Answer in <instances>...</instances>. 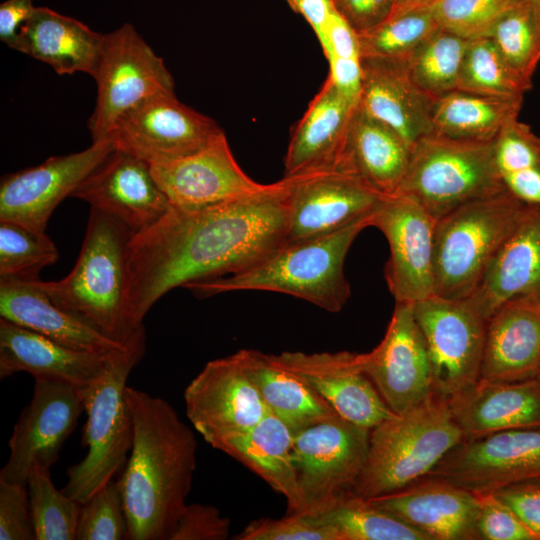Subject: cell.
I'll use <instances>...</instances> for the list:
<instances>
[{
	"mask_svg": "<svg viewBox=\"0 0 540 540\" xmlns=\"http://www.w3.org/2000/svg\"><path fill=\"white\" fill-rule=\"evenodd\" d=\"M133 442L117 481L130 540H169L196 469L192 429L165 400L126 386Z\"/></svg>",
	"mask_w": 540,
	"mask_h": 540,
	"instance_id": "cell-2",
	"label": "cell"
},
{
	"mask_svg": "<svg viewBox=\"0 0 540 540\" xmlns=\"http://www.w3.org/2000/svg\"><path fill=\"white\" fill-rule=\"evenodd\" d=\"M71 197L114 217L134 234L153 226L170 209L166 195L152 175L150 164L116 148L83 180Z\"/></svg>",
	"mask_w": 540,
	"mask_h": 540,
	"instance_id": "cell-21",
	"label": "cell"
},
{
	"mask_svg": "<svg viewBox=\"0 0 540 540\" xmlns=\"http://www.w3.org/2000/svg\"><path fill=\"white\" fill-rule=\"evenodd\" d=\"M412 147L392 128L355 108L335 167L356 175L379 193H397Z\"/></svg>",
	"mask_w": 540,
	"mask_h": 540,
	"instance_id": "cell-32",
	"label": "cell"
},
{
	"mask_svg": "<svg viewBox=\"0 0 540 540\" xmlns=\"http://www.w3.org/2000/svg\"><path fill=\"white\" fill-rule=\"evenodd\" d=\"M273 358L348 421L371 430L397 415L360 369L357 353L284 351Z\"/></svg>",
	"mask_w": 540,
	"mask_h": 540,
	"instance_id": "cell-22",
	"label": "cell"
},
{
	"mask_svg": "<svg viewBox=\"0 0 540 540\" xmlns=\"http://www.w3.org/2000/svg\"><path fill=\"white\" fill-rule=\"evenodd\" d=\"M334 10L358 35L388 20L395 0H331Z\"/></svg>",
	"mask_w": 540,
	"mask_h": 540,
	"instance_id": "cell-51",
	"label": "cell"
},
{
	"mask_svg": "<svg viewBox=\"0 0 540 540\" xmlns=\"http://www.w3.org/2000/svg\"><path fill=\"white\" fill-rule=\"evenodd\" d=\"M508 64L532 83L540 63V19L523 0L509 9L488 36Z\"/></svg>",
	"mask_w": 540,
	"mask_h": 540,
	"instance_id": "cell-41",
	"label": "cell"
},
{
	"mask_svg": "<svg viewBox=\"0 0 540 540\" xmlns=\"http://www.w3.org/2000/svg\"><path fill=\"white\" fill-rule=\"evenodd\" d=\"M362 80L358 106L397 132L411 147L433 132L436 100L412 80L404 60L360 56Z\"/></svg>",
	"mask_w": 540,
	"mask_h": 540,
	"instance_id": "cell-25",
	"label": "cell"
},
{
	"mask_svg": "<svg viewBox=\"0 0 540 540\" xmlns=\"http://www.w3.org/2000/svg\"><path fill=\"white\" fill-rule=\"evenodd\" d=\"M357 361L397 415L433 395L430 359L413 303L396 302L383 339L372 351L357 354Z\"/></svg>",
	"mask_w": 540,
	"mask_h": 540,
	"instance_id": "cell-16",
	"label": "cell"
},
{
	"mask_svg": "<svg viewBox=\"0 0 540 540\" xmlns=\"http://www.w3.org/2000/svg\"><path fill=\"white\" fill-rule=\"evenodd\" d=\"M235 540H338L336 533L312 512L288 513L279 519L251 521Z\"/></svg>",
	"mask_w": 540,
	"mask_h": 540,
	"instance_id": "cell-46",
	"label": "cell"
},
{
	"mask_svg": "<svg viewBox=\"0 0 540 540\" xmlns=\"http://www.w3.org/2000/svg\"><path fill=\"white\" fill-rule=\"evenodd\" d=\"M59 252L45 231L0 220V277L39 280L40 271L54 264Z\"/></svg>",
	"mask_w": 540,
	"mask_h": 540,
	"instance_id": "cell-42",
	"label": "cell"
},
{
	"mask_svg": "<svg viewBox=\"0 0 540 540\" xmlns=\"http://www.w3.org/2000/svg\"><path fill=\"white\" fill-rule=\"evenodd\" d=\"M129 539L123 498L117 481H111L82 504L76 540Z\"/></svg>",
	"mask_w": 540,
	"mask_h": 540,
	"instance_id": "cell-45",
	"label": "cell"
},
{
	"mask_svg": "<svg viewBox=\"0 0 540 540\" xmlns=\"http://www.w3.org/2000/svg\"><path fill=\"white\" fill-rule=\"evenodd\" d=\"M432 375L433 394L449 400L480 379L486 318L467 299L436 294L414 303Z\"/></svg>",
	"mask_w": 540,
	"mask_h": 540,
	"instance_id": "cell-11",
	"label": "cell"
},
{
	"mask_svg": "<svg viewBox=\"0 0 540 540\" xmlns=\"http://www.w3.org/2000/svg\"><path fill=\"white\" fill-rule=\"evenodd\" d=\"M438 28L430 8L392 16L371 31L358 35L360 56L405 60Z\"/></svg>",
	"mask_w": 540,
	"mask_h": 540,
	"instance_id": "cell-43",
	"label": "cell"
},
{
	"mask_svg": "<svg viewBox=\"0 0 540 540\" xmlns=\"http://www.w3.org/2000/svg\"><path fill=\"white\" fill-rule=\"evenodd\" d=\"M290 182L194 211L173 208L134 234L128 252L127 307L141 329L170 290L243 271L286 243Z\"/></svg>",
	"mask_w": 540,
	"mask_h": 540,
	"instance_id": "cell-1",
	"label": "cell"
},
{
	"mask_svg": "<svg viewBox=\"0 0 540 540\" xmlns=\"http://www.w3.org/2000/svg\"><path fill=\"white\" fill-rule=\"evenodd\" d=\"M328 62V78L346 98L358 104L362 80L360 58H332Z\"/></svg>",
	"mask_w": 540,
	"mask_h": 540,
	"instance_id": "cell-53",
	"label": "cell"
},
{
	"mask_svg": "<svg viewBox=\"0 0 540 540\" xmlns=\"http://www.w3.org/2000/svg\"><path fill=\"white\" fill-rule=\"evenodd\" d=\"M245 371L267 410L293 434L338 413L309 385L280 366L273 354L241 350Z\"/></svg>",
	"mask_w": 540,
	"mask_h": 540,
	"instance_id": "cell-34",
	"label": "cell"
},
{
	"mask_svg": "<svg viewBox=\"0 0 540 540\" xmlns=\"http://www.w3.org/2000/svg\"><path fill=\"white\" fill-rule=\"evenodd\" d=\"M447 402L464 438L540 426V381L537 378L519 382L479 379Z\"/></svg>",
	"mask_w": 540,
	"mask_h": 540,
	"instance_id": "cell-30",
	"label": "cell"
},
{
	"mask_svg": "<svg viewBox=\"0 0 540 540\" xmlns=\"http://www.w3.org/2000/svg\"><path fill=\"white\" fill-rule=\"evenodd\" d=\"M539 305H540V301H539Z\"/></svg>",
	"mask_w": 540,
	"mask_h": 540,
	"instance_id": "cell-60",
	"label": "cell"
},
{
	"mask_svg": "<svg viewBox=\"0 0 540 540\" xmlns=\"http://www.w3.org/2000/svg\"><path fill=\"white\" fill-rule=\"evenodd\" d=\"M463 438L447 400L433 394L370 430L367 459L351 492L369 499L422 480Z\"/></svg>",
	"mask_w": 540,
	"mask_h": 540,
	"instance_id": "cell-5",
	"label": "cell"
},
{
	"mask_svg": "<svg viewBox=\"0 0 540 540\" xmlns=\"http://www.w3.org/2000/svg\"><path fill=\"white\" fill-rule=\"evenodd\" d=\"M170 206L194 211L260 193L271 184L249 177L239 166L225 133L189 155L150 164Z\"/></svg>",
	"mask_w": 540,
	"mask_h": 540,
	"instance_id": "cell-19",
	"label": "cell"
},
{
	"mask_svg": "<svg viewBox=\"0 0 540 540\" xmlns=\"http://www.w3.org/2000/svg\"><path fill=\"white\" fill-rule=\"evenodd\" d=\"M31 0H6L0 4V40L15 50L22 25L35 10Z\"/></svg>",
	"mask_w": 540,
	"mask_h": 540,
	"instance_id": "cell-54",
	"label": "cell"
},
{
	"mask_svg": "<svg viewBox=\"0 0 540 540\" xmlns=\"http://www.w3.org/2000/svg\"><path fill=\"white\" fill-rule=\"evenodd\" d=\"M186 415L211 445L255 426L269 411L247 375L241 350L211 360L184 391Z\"/></svg>",
	"mask_w": 540,
	"mask_h": 540,
	"instance_id": "cell-18",
	"label": "cell"
},
{
	"mask_svg": "<svg viewBox=\"0 0 540 540\" xmlns=\"http://www.w3.org/2000/svg\"><path fill=\"white\" fill-rule=\"evenodd\" d=\"M479 496L477 540H537L508 506L493 493Z\"/></svg>",
	"mask_w": 540,
	"mask_h": 540,
	"instance_id": "cell-47",
	"label": "cell"
},
{
	"mask_svg": "<svg viewBox=\"0 0 540 540\" xmlns=\"http://www.w3.org/2000/svg\"><path fill=\"white\" fill-rule=\"evenodd\" d=\"M523 98L489 96L455 90L433 106V133L461 140L493 141L519 118Z\"/></svg>",
	"mask_w": 540,
	"mask_h": 540,
	"instance_id": "cell-35",
	"label": "cell"
},
{
	"mask_svg": "<svg viewBox=\"0 0 540 540\" xmlns=\"http://www.w3.org/2000/svg\"><path fill=\"white\" fill-rule=\"evenodd\" d=\"M532 85L508 64L489 37L469 40L457 90L489 96L523 98Z\"/></svg>",
	"mask_w": 540,
	"mask_h": 540,
	"instance_id": "cell-39",
	"label": "cell"
},
{
	"mask_svg": "<svg viewBox=\"0 0 540 540\" xmlns=\"http://www.w3.org/2000/svg\"><path fill=\"white\" fill-rule=\"evenodd\" d=\"M39 280L0 277V317L80 351L114 355L136 346L116 342L67 313Z\"/></svg>",
	"mask_w": 540,
	"mask_h": 540,
	"instance_id": "cell-28",
	"label": "cell"
},
{
	"mask_svg": "<svg viewBox=\"0 0 540 540\" xmlns=\"http://www.w3.org/2000/svg\"><path fill=\"white\" fill-rule=\"evenodd\" d=\"M26 487L35 540H75L82 504L55 487L50 468L34 464Z\"/></svg>",
	"mask_w": 540,
	"mask_h": 540,
	"instance_id": "cell-40",
	"label": "cell"
},
{
	"mask_svg": "<svg viewBox=\"0 0 540 540\" xmlns=\"http://www.w3.org/2000/svg\"><path fill=\"white\" fill-rule=\"evenodd\" d=\"M523 0H437L431 7L439 27L466 39L487 37L495 23Z\"/></svg>",
	"mask_w": 540,
	"mask_h": 540,
	"instance_id": "cell-44",
	"label": "cell"
},
{
	"mask_svg": "<svg viewBox=\"0 0 540 540\" xmlns=\"http://www.w3.org/2000/svg\"><path fill=\"white\" fill-rule=\"evenodd\" d=\"M133 231L114 217L92 209L84 241L71 272L39 285L67 313L125 346L145 343L144 328L128 315V252Z\"/></svg>",
	"mask_w": 540,
	"mask_h": 540,
	"instance_id": "cell-3",
	"label": "cell"
},
{
	"mask_svg": "<svg viewBox=\"0 0 540 540\" xmlns=\"http://www.w3.org/2000/svg\"><path fill=\"white\" fill-rule=\"evenodd\" d=\"M493 162L505 191L531 207H540V136L519 118L492 143Z\"/></svg>",
	"mask_w": 540,
	"mask_h": 540,
	"instance_id": "cell-36",
	"label": "cell"
},
{
	"mask_svg": "<svg viewBox=\"0 0 540 540\" xmlns=\"http://www.w3.org/2000/svg\"><path fill=\"white\" fill-rule=\"evenodd\" d=\"M370 429L339 414L293 434L292 455L306 512H320L355 486Z\"/></svg>",
	"mask_w": 540,
	"mask_h": 540,
	"instance_id": "cell-10",
	"label": "cell"
},
{
	"mask_svg": "<svg viewBox=\"0 0 540 540\" xmlns=\"http://www.w3.org/2000/svg\"><path fill=\"white\" fill-rule=\"evenodd\" d=\"M357 105L327 77L294 129L284 177L335 170Z\"/></svg>",
	"mask_w": 540,
	"mask_h": 540,
	"instance_id": "cell-29",
	"label": "cell"
},
{
	"mask_svg": "<svg viewBox=\"0 0 540 540\" xmlns=\"http://www.w3.org/2000/svg\"><path fill=\"white\" fill-rule=\"evenodd\" d=\"M122 353L76 350L0 317L1 379L27 372L34 379L64 382L84 390Z\"/></svg>",
	"mask_w": 540,
	"mask_h": 540,
	"instance_id": "cell-24",
	"label": "cell"
},
{
	"mask_svg": "<svg viewBox=\"0 0 540 540\" xmlns=\"http://www.w3.org/2000/svg\"><path fill=\"white\" fill-rule=\"evenodd\" d=\"M469 39L441 27L404 60L415 84L437 100L457 90Z\"/></svg>",
	"mask_w": 540,
	"mask_h": 540,
	"instance_id": "cell-38",
	"label": "cell"
},
{
	"mask_svg": "<svg viewBox=\"0 0 540 540\" xmlns=\"http://www.w3.org/2000/svg\"><path fill=\"white\" fill-rule=\"evenodd\" d=\"M145 343L116 357L104 374L81 390L87 422L82 445L84 459L67 470L63 493L80 504L110 483L126 461L133 442V422L125 397L128 376L144 353Z\"/></svg>",
	"mask_w": 540,
	"mask_h": 540,
	"instance_id": "cell-7",
	"label": "cell"
},
{
	"mask_svg": "<svg viewBox=\"0 0 540 540\" xmlns=\"http://www.w3.org/2000/svg\"><path fill=\"white\" fill-rule=\"evenodd\" d=\"M92 77L97 98L88 120L92 142L102 141L130 109L157 94L174 93L163 59L131 24L104 34Z\"/></svg>",
	"mask_w": 540,
	"mask_h": 540,
	"instance_id": "cell-9",
	"label": "cell"
},
{
	"mask_svg": "<svg viewBox=\"0 0 540 540\" xmlns=\"http://www.w3.org/2000/svg\"><path fill=\"white\" fill-rule=\"evenodd\" d=\"M293 433L268 412L250 429L223 437L211 444L234 458L287 501L288 513L306 512L292 455Z\"/></svg>",
	"mask_w": 540,
	"mask_h": 540,
	"instance_id": "cell-31",
	"label": "cell"
},
{
	"mask_svg": "<svg viewBox=\"0 0 540 540\" xmlns=\"http://www.w3.org/2000/svg\"><path fill=\"white\" fill-rule=\"evenodd\" d=\"M230 520L212 505L186 504L169 540H225L229 537Z\"/></svg>",
	"mask_w": 540,
	"mask_h": 540,
	"instance_id": "cell-49",
	"label": "cell"
},
{
	"mask_svg": "<svg viewBox=\"0 0 540 540\" xmlns=\"http://www.w3.org/2000/svg\"><path fill=\"white\" fill-rule=\"evenodd\" d=\"M369 500L429 540H477L478 494L444 480L426 477Z\"/></svg>",
	"mask_w": 540,
	"mask_h": 540,
	"instance_id": "cell-23",
	"label": "cell"
},
{
	"mask_svg": "<svg viewBox=\"0 0 540 540\" xmlns=\"http://www.w3.org/2000/svg\"><path fill=\"white\" fill-rule=\"evenodd\" d=\"M516 298L540 301V207H530L467 299L488 320Z\"/></svg>",
	"mask_w": 540,
	"mask_h": 540,
	"instance_id": "cell-27",
	"label": "cell"
},
{
	"mask_svg": "<svg viewBox=\"0 0 540 540\" xmlns=\"http://www.w3.org/2000/svg\"><path fill=\"white\" fill-rule=\"evenodd\" d=\"M309 23L318 40L322 37L334 8L331 0H304L296 8Z\"/></svg>",
	"mask_w": 540,
	"mask_h": 540,
	"instance_id": "cell-55",
	"label": "cell"
},
{
	"mask_svg": "<svg viewBox=\"0 0 540 540\" xmlns=\"http://www.w3.org/2000/svg\"><path fill=\"white\" fill-rule=\"evenodd\" d=\"M289 6L295 11L297 6L304 0H286Z\"/></svg>",
	"mask_w": 540,
	"mask_h": 540,
	"instance_id": "cell-58",
	"label": "cell"
},
{
	"mask_svg": "<svg viewBox=\"0 0 540 540\" xmlns=\"http://www.w3.org/2000/svg\"><path fill=\"white\" fill-rule=\"evenodd\" d=\"M427 477L475 494L540 478V426L463 438Z\"/></svg>",
	"mask_w": 540,
	"mask_h": 540,
	"instance_id": "cell-12",
	"label": "cell"
},
{
	"mask_svg": "<svg viewBox=\"0 0 540 540\" xmlns=\"http://www.w3.org/2000/svg\"><path fill=\"white\" fill-rule=\"evenodd\" d=\"M437 220L411 198L385 196L373 210L371 226L389 245L384 276L396 302L417 303L435 294Z\"/></svg>",
	"mask_w": 540,
	"mask_h": 540,
	"instance_id": "cell-13",
	"label": "cell"
},
{
	"mask_svg": "<svg viewBox=\"0 0 540 540\" xmlns=\"http://www.w3.org/2000/svg\"><path fill=\"white\" fill-rule=\"evenodd\" d=\"M528 206L503 190L466 203L436 222L435 294L468 298Z\"/></svg>",
	"mask_w": 540,
	"mask_h": 540,
	"instance_id": "cell-6",
	"label": "cell"
},
{
	"mask_svg": "<svg viewBox=\"0 0 540 540\" xmlns=\"http://www.w3.org/2000/svg\"><path fill=\"white\" fill-rule=\"evenodd\" d=\"M104 34L47 7H36L22 25L15 50L51 66L59 75L92 76Z\"/></svg>",
	"mask_w": 540,
	"mask_h": 540,
	"instance_id": "cell-33",
	"label": "cell"
},
{
	"mask_svg": "<svg viewBox=\"0 0 540 540\" xmlns=\"http://www.w3.org/2000/svg\"><path fill=\"white\" fill-rule=\"evenodd\" d=\"M491 493L540 540V478L513 483Z\"/></svg>",
	"mask_w": 540,
	"mask_h": 540,
	"instance_id": "cell-50",
	"label": "cell"
},
{
	"mask_svg": "<svg viewBox=\"0 0 540 540\" xmlns=\"http://www.w3.org/2000/svg\"><path fill=\"white\" fill-rule=\"evenodd\" d=\"M540 363L539 301L516 298L487 320L480 379L519 382L536 378Z\"/></svg>",
	"mask_w": 540,
	"mask_h": 540,
	"instance_id": "cell-26",
	"label": "cell"
},
{
	"mask_svg": "<svg viewBox=\"0 0 540 540\" xmlns=\"http://www.w3.org/2000/svg\"><path fill=\"white\" fill-rule=\"evenodd\" d=\"M536 378L540 381V363H539V367H538V372H537Z\"/></svg>",
	"mask_w": 540,
	"mask_h": 540,
	"instance_id": "cell-59",
	"label": "cell"
},
{
	"mask_svg": "<svg viewBox=\"0 0 540 540\" xmlns=\"http://www.w3.org/2000/svg\"><path fill=\"white\" fill-rule=\"evenodd\" d=\"M540 19V0H526Z\"/></svg>",
	"mask_w": 540,
	"mask_h": 540,
	"instance_id": "cell-57",
	"label": "cell"
},
{
	"mask_svg": "<svg viewBox=\"0 0 540 540\" xmlns=\"http://www.w3.org/2000/svg\"><path fill=\"white\" fill-rule=\"evenodd\" d=\"M437 0H395L393 12L390 17L409 11L430 8Z\"/></svg>",
	"mask_w": 540,
	"mask_h": 540,
	"instance_id": "cell-56",
	"label": "cell"
},
{
	"mask_svg": "<svg viewBox=\"0 0 540 540\" xmlns=\"http://www.w3.org/2000/svg\"><path fill=\"white\" fill-rule=\"evenodd\" d=\"M492 143L433 132L422 137L412 147L396 194L411 198L438 220L466 203L503 191Z\"/></svg>",
	"mask_w": 540,
	"mask_h": 540,
	"instance_id": "cell-8",
	"label": "cell"
},
{
	"mask_svg": "<svg viewBox=\"0 0 540 540\" xmlns=\"http://www.w3.org/2000/svg\"><path fill=\"white\" fill-rule=\"evenodd\" d=\"M221 133L212 118L180 102L175 93H163L122 115L108 139L116 149L151 164L196 152Z\"/></svg>",
	"mask_w": 540,
	"mask_h": 540,
	"instance_id": "cell-14",
	"label": "cell"
},
{
	"mask_svg": "<svg viewBox=\"0 0 540 540\" xmlns=\"http://www.w3.org/2000/svg\"><path fill=\"white\" fill-rule=\"evenodd\" d=\"M312 513L336 533L338 540H429L424 533L351 491L325 510Z\"/></svg>",
	"mask_w": 540,
	"mask_h": 540,
	"instance_id": "cell-37",
	"label": "cell"
},
{
	"mask_svg": "<svg viewBox=\"0 0 540 540\" xmlns=\"http://www.w3.org/2000/svg\"><path fill=\"white\" fill-rule=\"evenodd\" d=\"M30 403L22 410L9 440V458L0 479L26 486L31 467L51 468L85 410L80 389L64 382L34 379Z\"/></svg>",
	"mask_w": 540,
	"mask_h": 540,
	"instance_id": "cell-15",
	"label": "cell"
},
{
	"mask_svg": "<svg viewBox=\"0 0 540 540\" xmlns=\"http://www.w3.org/2000/svg\"><path fill=\"white\" fill-rule=\"evenodd\" d=\"M372 212L334 232L286 242L243 271L185 288L202 298L233 291L278 292L339 312L351 295L345 258L356 237L371 227Z\"/></svg>",
	"mask_w": 540,
	"mask_h": 540,
	"instance_id": "cell-4",
	"label": "cell"
},
{
	"mask_svg": "<svg viewBox=\"0 0 540 540\" xmlns=\"http://www.w3.org/2000/svg\"><path fill=\"white\" fill-rule=\"evenodd\" d=\"M319 42L327 60L360 58L357 34L335 10Z\"/></svg>",
	"mask_w": 540,
	"mask_h": 540,
	"instance_id": "cell-52",
	"label": "cell"
},
{
	"mask_svg": "<svg viewBox=\"0 0 540 540\" xmlns=\"http://www.w3.org/2000/svg\"><path fill=\"white\" fill-rule=\"evenodd\" d=\"M0 539H35L27 487L1 479Z\"/></svg>",
	"mask_w": 540,
	"mask_h": 540,
	"instance_id": "cell-48",
	"label": "cell"
},
{
	"mask_svg": "<svg viewBox=\"0 0 540 540\" xmlns=\"http://www.w3.org/2000/svg\"><path fill=\"white\" fill-rule=\"evenodd\" d=\"M115 149L110 139L66 155L51 156L43 163L14 173L0 181V220L45 231L56 207L71 197L83 180Z\"/></svg>",
	"mask_w": 540,
	"mask_h": 540,
	"instance_id": "cell-17",
	"label": "cell"
},
{
	"mask_svg": "<svg viewBox=\"0 0 540 540\" xmlns=\"http://www.w3.org/2000/svg\"><path fill=\"white\" fill-rule=\"evenodd\" d=\"M285 178L290 182L286 242L339 230L370 214L385 197L356 175L340 170Z\"/></svg>",
	"mask_w": 540,
	"mask_h": 540,
	"instance_id": "cell-20",
	"label": "cell"
}]
</instances>
